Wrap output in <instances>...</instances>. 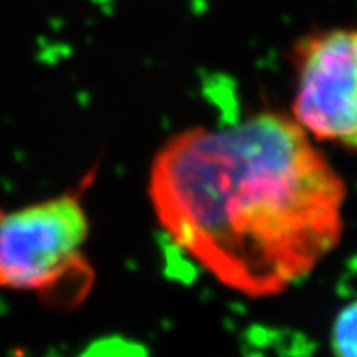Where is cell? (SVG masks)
<instances>
[{"label":"cell","instance_id":"277c9868","mask_svg":"<svg viewBox=\"0 0 357 357\" xmlns=\"http://www.w3.org/2000/svg\"><path fill=\"white\" fill-rule=\"evenodd\" d=\"M334 357H357V300L336 316L331 331Z\"/></svg>","mask_w":357,"mask_h":357},{"label":"cell","instance_id":"6da1fadb","mask_svg":"<svg viewBox=\"0 0 357 357\" xmlns=\"http://www.w3.org/2000/svg\"><path fill=\"white\" fill-rule=\"evenodd\" d=\"M147 195L171 242L250 298L306 278L344 230V181L300 124L276 113L174 134L154 155Z\"/></svg>","mask_w":357,"mask_h":357},{"label":"cell","instance_id":"7a4b0ae2","mask_svg":"<svg viewBox=\"0 0 357 357\" xmlns=\"http://www.w3.org/2000/svg\"><path fill=\"white\" fill-rule=\"evenodd\" d=\"M88 236V213L73 192L2 208L0 289L33 293L52 305H79L95 281L84 255Z\"/></svg>","mask_w":357,"mask_h":357},{"label":"cell","instance_id":"3957f363","mask_svg":"<svg viewBox=\"0 0 357 357\" xmlns=\"http://www.w3.org/2000/svg\"><path fill=\"white\" fill-rule=\"evenodd\" d=\"M293 119L321 141L357 149V30L328 29L294 45Z\"/></svg>","mask_w":357,"mask_h":357}]
</instances>
